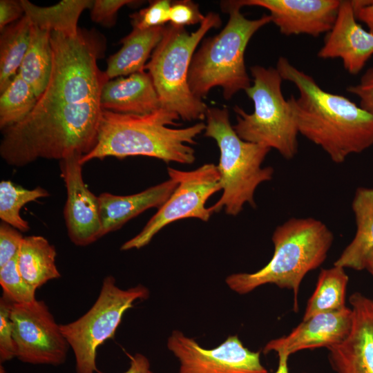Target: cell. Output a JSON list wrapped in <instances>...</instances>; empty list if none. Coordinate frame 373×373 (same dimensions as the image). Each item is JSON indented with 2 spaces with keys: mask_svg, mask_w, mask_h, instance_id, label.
<instances>
[{
  "mask_svg": "<svg viewBox=\"0 0 373 373\" xmlns=\"http://www.w3.org/2000/svg\"><path fill=\"white\" fill-rule=\"evenodd\" d=\"M276 69L293 83L298 97L288 99L298 133L320 146L336 164L373 145V114L343 95L323 90L309 75L280 57Z\"/></svg>",
  "mask_w": 373,
  "mask_h": 373,
  "instance_id": "6da1fadb",
  "label": "cell"
},
{
  "mask_svg": "<svg viewBox=\"0 0 373 373\" xmlns=\"http://www.w3.org/2000/svg\"><path fill=\"white\" fill-rule=\"evenodd\" d=\"M23 238L18 229L5 222L1 223L0 267L17 255Z\"/></svg>",
  "mask_w": 373,
  "mask_h": 373,
  "instance_id": "836d02e7",
  "label": "cell"
},
{
  "mask_svg": "<svg viewBox=\"0 0 373 373\" xmlns=\"http://www.w3.org/2000/svg\"><path fill=\"white\" fill-rule=\"evenodd\" d=\"M363 267L373 276V248L367 254Z\"/></svg>",
  "mask_w": 373,
  "mask_h": 373,
  "instance_id": "f35d334b",
  "label": "cell"
},
{
  "mask_svg": "<svg viewBox=\"0 0 373 373\" xmlns=\"http://www.w3.org/2000/svg\"><path fill=\"white\" fill-rule=\"evenodd\" d=\"M49 196L48 191L37 186L26 189L9 180L0 182V218L21 232L30 229L28 222L20 215L21 208L26 204Z\"/></svg>",
  "mask_w": 373,
  "mask_h": 373,
  "instance_id": "83f0119b",
  "label": "cell"
},
{
  "mask_svg": "<svg viewBox=\"0 0 373 373\" xmlns=\"http://www.w3.org/2000/svg\"><path fill=\"white\" fill-rule=\"evenodd\" d=\"M102 111L100 101L33 108L21 122L2 129L0 155L14 166L39 158L85 155L97 143Z\"/></svg>",
  "mask_w": 373,
  "mask_h": 373,
  "instance_id": "7a4b0ae2",
  "label": "cell"
},
{
  "mask_svg": "<svg viewBox=\"0 0 373 373\" xmlns=\"http://www.w3.org/2000/svg\"><path fill=\"white\" fill-rule=\"evenodd\" d=\"M242 6L268 10L271 21L286 35L305 34L318 37L328 32L336 20L338 0H238Z\"/></svg>",
  "mask_w": 373,
  "mask_h": 373,
  "instance_id": "9a60e30c",
  "label": "cell"
},
{
  "mask_svg": "<svg viewBox=\"0 0 373 373\" xmlns=\"http://www.w3.org/2000/svg\"><path fill=\"white\" fill-rule=\"evenodd\" d=\"M102 110L121 114L146 115L161 108L152 79L144 71L109 79L100 95Z\"/></svg>",
  "mask_w": 373,
  "mask_h": 373,
  "instance_id": "ac0fdd59",
  "label": "cell"
},
{
  "mask_svg": "<svg viewBox=\"0 0 373 373\" xmlns=\"http://www.w3.org/2000/svg\"><path fill=\"white\" fill-rule=\"evenodd\" d=\"M167 171L169 178L178 182L176 188L142 230L124 242L121 250L144 247L162 228L173 222L190 218L204 222L209 220L212 212L205 204L213 194L222 190L217 166L204 164L190 171L168 167Z\"/></svg>",
  "mask_w": 373,
  "mask_h": 373,
  "instance_id": "30bf717a",
  "label": "cell"
},
{
  "mask_svg": "<svg viewBox=\"0 0 373 373\" xmlns=\"http://www.w3.org/2000/svg\"><path fill=\"white\" fill-rule=\"evenodd\" d=\"M56 250L41 236L23 238L17 254L18 269L23 278L36 289L60 277L55 265Z\"/></svg>",
  "mask_w": 373,
  "mask_h": 373,
  "instance_id": "7402d4cb",
  "label": "cell"
},
{
  "mask_svg": "<svg viewBox=\"0 0 373 373\" xmlns=\"http://www.w3.org/2000/svg\"><path fill=\"white\" fill-rule=\"evenodd\" d=\"M167 345L180 361L178 373H268L260 352L244 347L237 336H229L216 348L205 350L175 330Z\"/></svg>",
  "mask_w": 373,
  "mask_h": 373,
  "instance_id": "7c38bea8",
  "label": "cell"
},
{
  "mask_svg": "<svg viewBox=\"0 0 373 373\" xmlns=\"http://www.w3.org/2000/svg\"><path fill=\"white\" fill-rule=\"evenodd\" d=\"M30 23L23 15L8 25L0 36V93L18 74L29 44Z\"/></svg>",
  "mask_w": 373,
  "mask_h": 373,
  "instance_id": "d4e9b609",
  "label": "cell"
},
{
  "mask_svg": "<svg viewBox=\"0 0 373 373\" xmlns=\"http://www.w3.org/2000/svg\"><path fill=\"white\" fill-rule=\"evenodd\" d=\"M148 289L138 285L126 290L117 287L112 276H106L92 307L77 320L59 325L68 345L73 351L76 373L97 371V350L113 338L124 313L138 299H146Z\"/></svg>",
  "mask_w": 373,
  "mask_h": 373,
  "instance_id": "9c48e42d",
  "label": "cell"
},
{
  "mask_svg": "<svg viewBox=\"0 0 373 373\" xmlns=\"http://www.w3.org/2000/svg\"><path fill=\"white\" fill-rule=\"evenodd\" d=\"M178 115L160 108L146 115L113 113L102 110L99 118L97 143L86 155L80 158L83 165L94 160L106 157L122 159L143 155L160 159L166 163L175 162L191 164L195 160V151L189 144L206 124L198 122L183 128H172Z\"/></svg>",
  "mask_w": 373,
  "mask_h": 373,
  "instance_id": "3957f363",
  "label": "cell"
},
{
  "mask_svg": "<svg viewBox=\"0 0 373 373\" xmlns=\"http://www.w3.org/2000/svg\"><path fill=\"white\" fill-rule=\"evenodd\" d=\"M198 5L190 0H180L171 2L169 11L170 24L176 27L201 23L204 19Z\"/></svg>",
  "mask_w": 373,
  "mask_h": 373,
  "instance_id": "1f68e13d",
  "label": "cell"
},
{
  "mask_svg": "<svg viewBox=\"0 0 373 373\" xmlns=\"http://www.w3.org/2000/svg\"><path fill=\"white\" fill-rule=\"evenodd\" d=\"M220 5L222 11L229 15L228 22L220 33L203 41L192 57L189 70L190 90L202 100L216 86L221 87L224 98L230 99L251 86L245 52L254 35L271 22L269 15L256 19L246 18L235 1H222Z\"/></svg>",
  "mask_w": 373,
  "mask_h": 373,
  "instance_id": "5b68a950",
  "label": "cell"
},
{
  "mask_svg": "<svg viewBox=\"0 0 373 373\" xmlns=\"http://www.w3.org/2000/svg\"><path fill=\"white\" fill-rule=\"evenodd\" d=\"M37 99L31 86L17 74L1 93V129L21 122L33 110Z\"/></svg>",
  "mask_w": 373,
  "mask_h": 373,
  "instance_id": "4316f807",
  "label": "cell"
},
{
  "mask_svg": "<svg viewBox=\"0 0 373 373\" xmlns=\"http://www.w3.org/2000/svg\"><path fill=\"white\" fill-rule=\"evenodd\" d=\"M356 19L363 22L373 34V0L367 6L354 10Z\"/></svg>",
  "mask_w": 373,
  "mask_h": 373,
  "instance_id": "74e56055",
  "label": "cell"
},
{
  "mask_svg": "<svg viewBox=\"0 0 373 373\" xmlns=\"http://www.w3.org/2000/svg\"><path fill=\"white\" fill-rule=\"evenodd\" d=\"M24 15L21 0L0 1V30L18 21Z\"/></svg>",
  "mask_w": 373,
  "mask_h": 373,
  "instance_id": "d590c367",
  "label": "cell"
},
{
  "mask_svg": "<svg viewBox=\"0 0 373 373\" xmlns=\"http://www.w3.org/2000/svg\"><path fill=\"white\" fill-rule=\"evenodd\" d=\"M137 2L131 0H95L90 9L91 20L106 27L113 26L119 10L124 6Z\"/></svg>",
  "mask_w": 373,
  "mask_h": 373,
  "instance_id": "d6a6232c",
  "label": "cell"
},
{
  "mask_svg": "<svg viewBox=\"0 0 373 373\" xmlns=\"http://www.w3.org/2000/svg\"><path fill=\"white\" fill-rule=\"evenodd\" d=\"M288 359L278 358V366L277 370L274 373H289Z\"/></svg>",
  "mask_w": 373,
  "mask_h": 373,
  "instance_id": "ab89813d",
  "label": "cell"
},
{
  "mask_svg": "<svg viewBox=\"0 0 373 373\" xmlns=\"http://www.w3.org/2000/svg\"><path fill=\"white\" fill-rule=\"evenodd\" d=\"M356 231L334 265L356 271L364 269V261L373 248V189L358 187L352 202Z\"/></svg>",
  "mask_w": 373,
  "mask_h": 373,
  "instance_id": "44dd1931",
  "label": "cell"
},
{
  "mask_svg": "<svg viewBox=\"0 0 373 373\" xmlns=\"http://www.w3.org/2000/svg\"><path fill=\"white\" fill-rule=\"evenodd\" d=\"M0 284L3 295L14 303H29L36 300V289L21 276L17 266V255L0 267Z\"/></svg>",
  "mask_w": 373,
  "mask_h": 373,
  "instance_id": "f1b7e54d",
  "label": "cell"
},
{
  "mask_svg": "<svg viewBox=\"0 0 373 373\" xmlns=\"http://www.w3.org/2000/svg\"><path fill=\"white\" fill-rule=\"evenodd\" d=\"M220 15L209 12L198 28L189 33L184 28L169 25L153 51L144 69L150 75L161 108L185 121L205 119L208 106L190 90L188 75L195 49L205 34L221 25Z\"/></svg>",
  "mask_w": 373,
  "mask_h": 373,
  "instance_id": "52a82bcc",
  "label": "cell"
},
{
  "mask_svg": "<svg viewBox=\"0 0 373 373\" xmlns=\"http://www.w3.org/2000/svg\"><path fill=\"white\" fill-rule=\"evenodd\" d=\"M30 26L28 47L18 75L31 86L39 98L48 84L52 71L51 31Z\"/></svg>",
  "mask_w": 373,
  "mask_h": 373,
  "instance_id": "cb8c5ba5",
  "label": "cell"
},
{
  "mask_svg": "<svg viewBox=\"0 0 373 373\" xmlns=\"http://www.w3.org/2000/svg\"><path fill=\"white\" fill-rule=\"evenodd\" d=\"M12 302L6 296L0 299V359L1 362L16 357L10 310Z\"/></svg>",
  "mask_w": 373,
  "mask_h": 373,
  "instance_id": "4dcf8cb0",
  "label": "cell"
},
{
  "mask_svg": "<svg viewBox=\"0 0 373 373\" xmlns=\"http://www.w3.org/2000/svg\"><path fill=\"white\" fill-rule=\"evenodd\" d=\"M24 15L30 25L44 30L68 35H76L79 18L86 9H90L92 0H62L51 6H38L28 0H21Z\"/></svg>",
  "mask_w": 373,
  "mask_h": 373,
  "instance_id": "603a6c76",
  "label": "cell"
},
{
  "mask_svg": "<svg viewBox=\"0 0 373 373\" xmlns=\"http://www.w3.org/2000/svg\"><path fill=\"white\" fill-rule=\"evenodd\" d=\"M204 136L216 140L220 152L217 166L222 194L210 207L213 213L224 209L237 216L245 204L256 207L254 193L262 182L271 180L274 170L262 164L271 149L242 140L231 124L228 109L209 107Z\"/></svg>",
  "mask_w": 373,
  "mask_h": 373,
  "instance_id": "8992f818",
  "label": "cell"
},
{
  "mask_svg": "<svg viewBox=\"0 0 373 373\" xmlns=\"http://www.w3.org/2000/svg\"><path fill=\"white\" fill-rule=\"evenodd\" d=\"M253 84L245 91L252 100L254 112L236 106L233 126L243 140L276 149L285 159L298 153V131L288 99L282 92L283 81L278 70L256 65L250 68Z\"/></svg>",
  "mask_w": 373,
  "mask_h": 373,
  "instance_id": "ba28073f",
  "label": "cell"
},
{
  "mask_svg": "<svg viewBox=\"0 0 373 373\" xmlns=\"http://www.w3.org/2000/svg\"><path fill=\"white\" fill-rule=\"evenodd\" d=\"M373 55V34L356 21L351 1H341L337 16L318 52L321 59H341L351 75L359 73Z\"/></svg>",
  "mask_w": 373,
  "mask_h": 373,
  "instance_id": "e0dca14e",
  "label": "cell"
},
{
  "mask_svg": "<svg viewBox=\"0 0 373 373\" xmlns=\"http://www.w3.org/2000/svg\"><path fill=\"white\" fill-rule=\"evenodd\" d=\"M348 93L359 99V106L373 114V67L368 68L358 84L347 87Z\"/></svg>",
  "mask_w": 373,
  "mask_h": 373,
  "instance_id": "e575fe53",
  "label": "cell"
},
{
  "mask_svg": "<svg viewBox=\"0 0 373 373\" xmlns=\"http://www.w3.org/2000/svg\"><path fill=\"white\" fill-rule=\"evenodd\" d=\"M10 318L19 361L55 366L65 362L69 345L44 301L12 303Z\"/></svg>",
  "mask_w": 373,
  "mask_h": 373,
  "instance_id": "8fae6325",
  "label": "cell"
},
{
  "mask_svg": "<svg viewBox=\"0 0 373 373\" xmlns=\"http://www.w3.org/2000/svg\"><path fill=\"white\" fill-rule=\"evenodd\" d=\"M149 373H153V372H152L151 371H150Z\"/></svg>",
  "mask_w": 373,
  "mask_h": 373,
  "instance_id": "60d3db41",
  "label": "cell"
},
{
  "mask_svg": "<svg viewBox=\"0 0 373 373\" xmlns=\"http://www.w3.org/2000/svg\"><path fill=\"white\" fill-rule=\"evenodd\" d=\"M274 251L270 261L258 271L229 276L233 291L245 294L265 284L292 290L294 310H298L300 285L306 274L326 260L334 235L322 221L313 218H291L278 225L272 235Z\"/></svg>",
  "mask_w": 373,
  "mask_h": 373,
  "instance_id": "277c9868",
  "label": "cell"
},
{
  "mask_svg": "<svg viewBox=\"0 0 373 373\" xmlns=\"http://www.w3.org/2000/svg\"><path fill=\"white\" fill-rule=\"evenodd\" d=\"M149 367L148 358L141 354H136L131 357L130 367L124 373H149Z\"/></svg>",
  "mask_w": 373,
  "mask_h": 373,
  "instance_id": "8d00e7d4",
  "label": "cell"
},
{
  "mask_svg": "<svg viewBox=\"0 0 373 373\" xmlns=\"http://www.w3.org/2000/svg\"><path fill=\"white\" fill-rule=\"evenodd\" d=\"M352 323L351 308L314 315L303 321L289 334L268 342L263 353L276 352L278 358L288 359L296 352L319 347L328 348L341 342Z\"/></svg>",
  "mask_w": 373,
  "mask_h": 373,
  "instance_id": "2e32d148",
  "label": "cell"
},
{
  "mask_svg": "<svg viewBox=\"0 0 373 373\" xmlns=\"http://www.w3.org/2000/svg\"><path fill=\"white\" fill-rule=\"evenodd\" d=\"M178 182L169 178L140 193L117 195L102 193L99 197L102 237L116 231L144 211L160 208L171 196Z\"/></svg>",
  "mask_w": 373,
  "mask_h": 373,
  "instance_id": "d6986e66",
  "label": "cell"
},
{
  "mask_svg": "<svg viewBox=\"0 0 373 373\" xmlns=\"http://www.w3.org/2000/svg\"><path fill=\"white\" fill-rule=\"evenodd\" d=\"M349 277L345 269L334 265L321 271L316 289L307 302L303 320L321 313L345 307V294Z\"/></svg>",
  "mask_w": 373,
  "mask_h": 373,
  "instance_id": "484cf974",
  "label": "cell"
},
{
  "mask_svg": "<svg viewBox=\"0 0 373 373\" xmlns=\"http://www.w3.org/2000/svg\"><path fill=\"white\" fill-rule=\"evenodd\" d=\"M82 157L68 156L59 160V168L67 193L64 216L68 235L73 243L83 247L102 237V223L99 197L83 179Z\"/></svg>",
  "mask_w": 373,
  "mask_h": 373,
  "instance_id": "4fadbf2b",
  "label": "cell"
},
{
  "mask_svg": "<svg viewBox=\"0 0 373 373\" xmlns=\"http://www.w3.org/2000/svg\"><path fill=\"white\" fill-rule=\"evenodd\" d=\"M171 4L169 0L150 1L149 6L130 16L133 28L148 29L166 26L169 21Z\"/></svg>",
  "mask_w": 373,
  "mask_h": 373,
  "instance_id": "f546056e",
  "label": "cell"
},
{
  "mask_svg": "<svg viewBox=\"0 0 373 373\" xmlns=\"http://www.w3.org/2000/svg\"><path fill=\"white\" fill-rule=\"evenodd\" d=\"M352 323L347 336L327 349L336 373H373V299L360 292L349 298Z\"/></svg>",
  "mask_w": 373,
  "mask_h": 373,
  "instance_id": "5bb4252c",
  "label": "cell"
},
{
  "mask_svg": "<svg viewBox=\"0 0 373 373\" xmlns=\"http://www.w3.org/2000/svg\"><path fill=\"white\" fill-rule=\"evenodd\" d=\"M165 26L133 28L120 41L121 48L107 60L105 73L108 79L144 71L147 60L162 38Z\"/></svg>",
  "mask_w": 373,
  "mask_h": 373,
  "instance_id": "ffe728a7",
  "label": "cell"
}]
</instances>
